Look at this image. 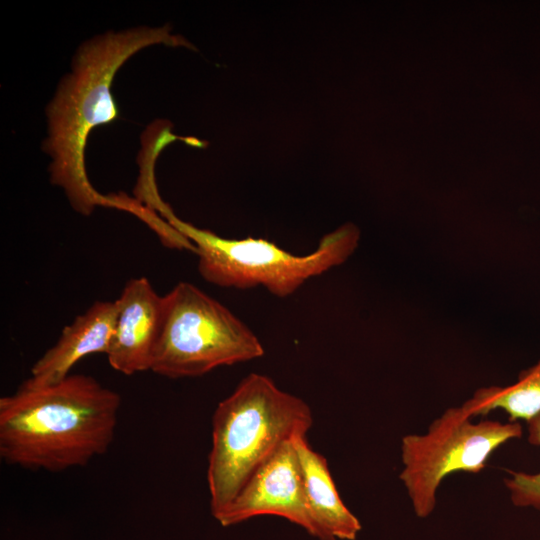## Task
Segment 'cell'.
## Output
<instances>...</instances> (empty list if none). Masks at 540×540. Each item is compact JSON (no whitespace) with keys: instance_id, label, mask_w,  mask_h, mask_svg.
<instances>
[{"instance_id":"cell-1","label":"cell","mask_w":540,"mask_h":540,"mask_svg":"<svg viewBox=\"0 0 540 540\" xmlns=\"http://www.w3.org/2000/svg\"><path fill=\"white\" fill-rule=\"evenodd\" d=\"M120 395L94 377L70 374L50 385L24 381L0 398V456L8 464L61 472L107 452Z\"/></svg>"},{"instance_id":"cell-2","label":"cell","mask_w":540,"mask_h":540,"mask_svg":"<svg viewBox=\"0 0 540 540\" xmlns=\"http://www.w3.org/2000/svg\"><path fill=\"white\" fill-rule=\"evenodd\" d=\"M182 43L166 26L134 27L105 32L78 47L71 70L46 108L48 133L43 142L51 158L50 181L64 190L76 212L90 215L96 206H112L111 197L97 192L87 177L85 148L93 128L118 117L111 93L116 72L145 47Z\"/></svg>"},{"instance_id":"cell-3","label":"cell","mask_w":540,"mask_h":540,"mask_svg":"<svg viewBox=\"0 0 540 540\" xmlns=\"http://www.w3.org/2000/svg\"><path fill=\"white\" fill-rule=\"evenodd\" d=\"M312 412L301 398L265 375L251 373L216 407L207 482L215 517L279 448L306 436Z\"/></svg>"},{"instance_id":"cell-4","label":"cell","mask_w":540,"mask_h":540,"mask_svg":"<svg viewBox=\"0 0 540 540\" xmlns=\"http://www.w3.org/2000/svg\"><path fill=\"white\" fill-rule=\"evenodd\" d=\"M161 216L194 244L204 280L227 288L263 286L281 298L293 294L310 278L343 264L360 240L359 229L347 223L323 236L313 252L296 255L263 238L218 236L179 219L171 207Z\"/></svg>"},{"instance_id":"cell-5","label":"cell","mask_w":540,"mask_h":540,"mask_svg":"<svg viewBox=\"0 0 540 540\" xmlns=\"http://www.w3.org/2000/svg\"><path fill=\"white\" fill-rule=\"evenodd\" d=\"M264 347L227 307L188 282L163 296L162 326L150 370L168 378L260 358Z\"/></svg>"},{"instance_id":"cell-6","label":"cell","mask_w":540,"mask_h":540,"mask_svg":"<svg viewBox=\"0 0 540 540\" xmlns=\"http://www.w3.org/2000/svg\"><path fill=\"white\" fill-rule=\"evenodd\" d=\"M523 434L519 422H473L461 406L446 409L424 434L401 440L403 483L418 518H427L436 506V495L445 477L456 472L479 473L500 446Z\"/></svg>"},{"instance_id":"cell-7","label":"cell","mask_w":540,"mask_h":540,"mask_svg":"<svg viewBox=\"0 0 540 540\" xmlns=\"http://www.w3.org/2000/svg\"><path fill=\"white\" fill-rule=\"evenodd\" d=\"M259 515H276L321 540L308 510L303 477L293 440L283 444L245 483L234 500L214 518L224 527Z\"/></svg>"},{"instance_id":"cell-8","label":"cell","mask_w":540,"mask_h":540,"mask_svg":"<svg viewBox=\"0 0 540 540\" xmlns=\"http://www.w3.org/2000/svg\"><path fill=\"white\" fill-rule=\"evenodd\" d=\"M118 302L114 337L108 351L110 366L133 375L150 370L162 326L163 296L145 277L130 279Z\"/></svg>"},{"instance_id":"cell-9","label":"cell","mask_w":540,"mask_h":540,"mask_svg":"<svg viewBox=\"0 0 540 540\" xmlns=\"http://www.w3.org/2000/svg\"><path fill=\"white\" fill-rule=\"evenodd\" d=\"M118 302L96 301L64 327L54 346L32 366L25 380L34 386L57 383L70 375L73 366L94 353L107 354L116 328Z\"/></svg>"},{"instance_id":"cell-10","label":"cell","mask_w":540,"mask_h":540,"mask_svg":"<svg viewBox=\"0 0 540 540\" xmlns=\"http://www.w3.org/2000/svg\"><path fill=\"white\" fill-rule=\"evenodd\" d=\"M293 442L307 507L320 530L321 540H355L361 531V523L342 501L326 459L310 447L306 436H297Z\"/></svg>"},{"instance_id":"cell-11","label":"cell","mask_w":540,"mask_h":540,"mask_svg":"<svg viewBox=\"0 0 540 540\" xmlns=\"http://www.w3.org/2000/svg\"><path fill=\"white\" fill-rule=\"evenodd\" d=\"M462 407L472 418L500 409L509 421L527 422L540 413V359L522 370L511 385L477 389Z\"/></svg>"},{"instance_id":"cell-12","label":"cell","mask_w":540,"mask_h":540,"mask_svg":"<svg viewBox=\"0 0 540 540\" xmlns=\"http://www.w3.org/2000/svg\"><path fill=\"white\" fill-rule=\"evenodd\" d=\"M154 130L146 131L143 139V151L139 157V177L134 189L135 200L155 213H161L166 207L157 189L154 166L158 153L169 142L179 137L169 133L170 125H153Z\"/></svg>"},{"instance_id":"cell-13","label":"cell","mask_w":540,"mask_h":540,"mask_svg":"<svg viewBox=\"0 0 540 540\" xmlns=\"http://www.w3.org/2000/svg\"><path fill=\"white\" fill-rule=\"evenodd\" d=\"M527 440L540 447V413L527 421ZM503 479L512 504L520 508L540 511V472L526 473L509 470Z\"/></svg>"}]
</instances>
